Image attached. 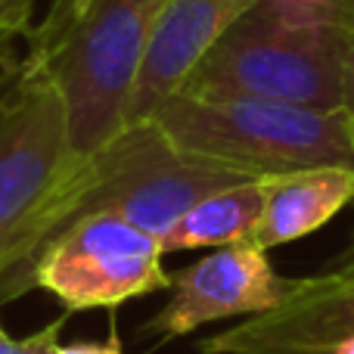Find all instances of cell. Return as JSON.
Instances as JSON below:
<instances>
[{
	"label": "cell",
	"instance_id": "1",
	"mask_svg": "<svg viewBox=\"0 0 354 354\" xmlns=\"http://www.w3.org/2000/svg\"><path fill=\"white\" fill-rule=\"evenodd\" d=\"M165 0H53L22 68L59 91L75 165L124 131L131 93Z\"/></svg>",
	"mask_w": 354,
	"mask_h": 354
},
{
	"label": "cell",
	"instance_id": "2",
	"mask_svg": "<svg viewBox=\"0 0 354 354\" xmlns=\"http://www.w3.org/2000/svg\"><path fill=\"white\" fill-rule=\"evenodd\" d=\"M243 180L255 177L180 149L153 118L128 124L93 159L72 168L68 180L56 189L37 230L35 255L53 233L87 214H115L165 239L187 208Z\"/></svg>",
	"mask_w": 354,
	"mask_h": 354
},
{
	"label": "cell",
	"instance_id": "3",
	"mask_svg": "<svg viewBox=\"0 0 354 354\" xmlns=\"http://www.w3.org/2000/svg\"><path fill=\"white\" fill-rule=\"evenodd\" d=\"M177 93L342 106V25L336 10H286L258 3L193 68Z\"/></svg>",
	"mask_w": 354,
	"mask_h": 354
},
{
	"label": "cell",
	"instance_id": "4",
	"mask_svg": "<svg viewBox=\"0 0 354 354\" xmlns=\"http://www.w3.org/2000/svg\"><path fill=\"white\" fill-rule=\"evenodd\" d=\"M153 122L187 153L252 177H283L311 168H354L348 112L292 103L174 93Z\"/></svg>",
	"mask_w": 354,
	"mask_h": 354
},
{
	"label": "cell",
	"instance_id": "5",
	"mask_svg": "<svg viewBox=\"0 0 354 354\" xmlns=\"http://www.w3.org/2000/svg\"><path fill=\"white\" fill-rule=\"evenodd\" d=\"M72 165L59 91L19 66L0 93V283L35 255L44 212Z\"/></svg>",
	"mask_w": 354,
	"mask_h": 354
},
{
	"label": "cell",
	"instance_id": "6",
	"mask_svg": "<svg viewBox=\"0 0 354 354\" xmlns=\"http://www.w3.org/2000/svg\"><path fill=\"white\" fill-rule=\"evenodd\" d=\"M162 239L115 214H87L62 227L37 255L0 283V305L31 289H47L68 314L118 308L171 289L162 268Z\"/></svg>",
	"mask_w": 354,
	"mask_h": 354
},
{
	"label": "cell",
	"instance_id": "7",
	"mask_svg": "<svg viewBox=\"0 0 354 354\" xmlns=\"http://www.w3.org/2000/svg\"><path fill=\"white\" fill-rule=\"evenodd\" d=\"M299 277H280L258 243L221 245L171 274V299L140 326V336L180 339L227 317H255L280 308Z\"/></svg>",
	"mask_w": 354,
	"mask_h": 354
},
{
	"label": "cell",
	"instance_id": "8",
	"mask_svg": "<svg viewBox=\"0 0 354 354\" xmlns=\"http://www.w3.org/2000/svg\"><path fill=\"white\" fill-rule=\"evenodd\" d=\"M354 339V255L317 277H299L295 292L268 314L199 342L202 354H326Z\"/></svg>",
	"mask_w": 354,
	"mask_h": 354
},
{
	"label": "cell",
	"instance_id": "9",
	"mask_svg": "<svg viewBox=\"0 0 354 354\" xmlns=\"http://www.w3.org/2000/svg\"><path fill=\"white\" fill-rule=\"evenodd\" d=\"M258 3L261 0H165L131 93L124 128L153 118V112L187 84L227 28Z\"/></svg>",
	"mask_w": 354,
	"mask_h": 354
},
{
	"label": "cell",
	"instance_id": "10",
	"mask_svg": "<svg viewBox=\"0 0 354 354\" xmlns=\"http://www.w3.org/2000/svg\"><path fill=\"white\" fill-rule=\"evenodd\" d=\"M354 202V168H311L268 177V202L252 243L261 249L317 233L345 205Z\"/></svg>",
	"mask_w": 354,
	"mask_h": 354
},
{
	"label": "cell",
	"instance_id": "11",
	"mask_svg": "<svg viewBox=\"0 0 354 354\" xmlns=\"http://www.w3.org/2000/svg\"><path fill=\"white\" fill-rule=\"evenodd\" d=\"M264 202H268V177L214 189L174 221V227L162 239V249L187 252L245 243L255 236V227L264 214Z\"/></svg>",
	"mask_w": 354,
	"mask_h": 354
},
{
	"label": "cell",
	"instance_id": "12",
	"mask_svg": "<svg viewBox=\"0 0 354 354\" xmlns=\"http://www.w3.org/2000/svg\"><path fill=\"white\" fill-rule=\"evenodd\" d=\"M66 314L50 320V324H44L37 333L22 336V339H12L10 333L0 326V354H56V348L62 345L59 333H62V324H66Z\"/></svg>",
	"mask_w": 354,
	"mask_h": 354
},
{
	"label": "cell",
	"instance_id": "13",
	"mask_svg": "<svg viewBox=\"0 0 354 354\" xmlns=\"http://www.w3.org/2000/svg\"><path fill=\"white\" fill-rule=\"evenodd\" d=\"M31 6L35 0H0V62H6L12 41L31 35Z\"/></svg>",
	"mask_w": 354,
	"mask_h": 354
},
{
	"label": "cell",
	"instance_id": "14",
	"mask_svg": "<svg viewBox=\"0 0 354 354\" xmlns=\"http://www.w3.org/2000/svg\"><path fill=\"white\" fill-rule=\"evenodd\" d=\"M336 22L342 25V109L348 112L354 131V22H342V19H336ZM345 255H354V233Z\"/></svg>",
	"mask_w": 354,
	"mask_h": 354
},
{
	"label": "cell",
	"instance_id": "15",
	"mask_svg": "<svg viewBox=\"0 0 354 354\" xmlns=\"http://www.w3.org/2000/svg\"><path fill=\"white\" fill-rule=\"evenodd\" d=\"M56 354H124V348H122V339H118V333L112 330L109 339H103V342H87V339H81V342L59 345Z\"/></svg>",
	"mask_w": 354,
	"mask_h": 354
},
{
	"label": "cell",
	"instance_id": "16",
	"mask_svg": "<svg viewBox=\"0 0 354 354\" xmlns=\"http://www.w3.org/2000/svg\"><path fill=\"white\" fill-rule=\"evenodd\" d=\"M261 3L286 6V10H336L339 0H261Z\"/></svg>",
	"mask_w": 354,
	"mask_h": 354
},
{
	"label": "cell",
	"instance_id": "17",
	"mask_svg": "<svg viewBox=\"0 0 354 354\" xmlns=\"http://www.w3.org/2000/svg\"><path fill=\"white\" fill-rule=\"evenodd\" d=\"M336 19H342V22H354V0H339L336 3Z\"/></svg>",
	"mask_w": 354,
	"mask_h": 354
}]
</instances>
